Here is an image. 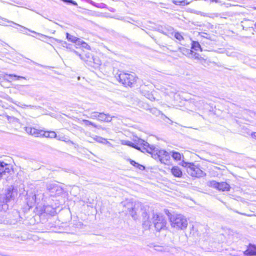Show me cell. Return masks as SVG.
Masks as SVG:
<instances>
[{
	"label": "cell",
	"mask_w": 256,
	"mask_h": 256,
	"mask_svg": "<svg viewBox=\"0 0 256 256\" xmlns=\"http://www.w3.org/2000/svg\"><path fill=\"white\" fill-rule=\"evenodd\" d=\"M172 227L179 230H184L187 228L188 223L184 216L181 214H172L169 211L165 210Z\"/></svg>",
	"instance_id": "6da1fadb"
},
{
	"label": "cell",
	"mask_w": 256,
	"mask_h": 256,
	"mask_svg": "<svg viewBox=\"0 0 256 256\" xmlns=\"http://www.w3.org/2000/svg\"><path fill=\"white\" fill-rule=\"evenodd\" d=\"M182 165L183 167L187 168V172L193 177L200 178L206 176V174L203 171L193 164L183 162Z\"/></svg>",
	"instance_id": "7a4b0ae2"
},
{
	"label": "cell",
	"mask_w": 256,
	"mask_h": 256,
	"mask_svg": "<svg viewBox=\"0 0 256 256\" xmlns=\"http://www.w3.org/2000/svg\"><path fill=\"white\" fill-rule=\"evenodd\" d=\"M25 129L29 135L35 137H45L50 138H55L57 137L56 133L53 132L43 131L31 128H26Z\"/></svg>",
	"instance_id": "3957f363"
},
{
	"label": "cell",
	"mask_w": 256,
	"mask_h": 256,
	"mask_svg": "<svg viewBox=\"0 0 256 256\" xmlns=\"http://www.w3.org/2000/svg\"><path fill=\"white\" fill-rule=\"evenodd\" d=\"M118 79L122 84L129 87L133 86L137 81L136 78L134 76L125 73H122L119 74Z\"/></svg>",
	"instance_id": "277c9868"
},
{
	"label": "cell",
	"mask_w": 256,
	"mask_h": 256,
	"mask_svg": "<svg viewBox=\"0 0 256 256\" xmlns=\"http://www.w3.org/2000/svg\"><path fill=\"white\" fill-rule=\"evenodd\" d=\"M154 226L157 231H161L165 229L167 221L164 216L161 214H157L153 218Z\"/></svg>",
	"instance_id": "5b68a950"
},
{
	"label": "cell",
	"mask_w": 256,
	"mask_h": 256,
	"mask_svg": "<svg viewBox=\"0 0 256 256\" xmlns=\"http://www.w3.org/2000/svg\"><path fill=\"white\" fill-rule=\"evenodd\" d=\"M67 38L69 41L71 42L75 43L77 45L79 46L80 47H83L84 48L86 49L87 50H91V48L87 43L85 42L83 40L79 39V38L73 36L72 35H70L69 34H67Z\"/></svg>",
	"instance_id": "8992f818"
},
{
	"label": "cell",
	"mask_w": 256,
	"mask_h": 256,
	"mask_svg": "<svg viewBox=\"0 0 256 256\" xmlns=\"http://www.w3.org/2000/svg\"><path fill=\"white\" fill-rule=\"evenodd\" d=\"M157 156L160 161L165 164H167V162L169 163L170 161V155L166 151L160 150L157 153Z\"/></svg>",
	"instance_id": "52a82bcc"
},
{
	"label": "cell",
	"mask_w": 256,
	"mask_h": 256,
	"mask_svg": "<svg viewBox=\"0 0 256 256\" xmlns=\"http://www.w3.org/2000/svg\"><path fill=\"white\" fill-rule=\"evenodd\" d=\"M12 169V168L11 166L3 162H0V180L5 174L10 172Z\"/></svg>",
	"instance_id": "ba28073f"
},
{
	"label": "cell",
	"mask_w": 256,
	"mask_h": 256,
	"mask_svg": "<svg viewBox=\"0 0 256 256\" xmlns=\"http://www.w3.org/2000/svg\"><path fill=\"white\" fill-rule=\"evenodd\" d=\"M180 50L181 51L182 53H183L186 56H188L189 57L193 58L196 59H201L200 56L198 53H195L194 52L192 51L191 50H188V49H186L183 48H181L180 49Z\"/></svg>",
	"instance_id": "9c48e42d"
},
{
	"label": "cell",
	"mask_w": 256,
	"mask_h": 256,
	"mask_svg": "<svg viewBox=\"0 0 256 256\" xmlns=\"http://www.w3.org/2000/svg\"><path fill=\"white\" fill-rule=\"evenodd\" d=\"M136 142H137L139 144V145L142 146L148 152L150 153H153L154 152V150L152 147L147 143V142H145L144 141L142 140L141 139L137 138L136 139Z\"/></svg>",
	"instance_id": "30bf717a"
},
{
	"label": "cell",
	"mask_w": 256,
	"mask_h": 256,
	"mask_svg": "<svg viewBox=\"0 0 256 256\" xmlns=\"http://www.w3.org/2000/svg\"><path fill=\"white\" fill-rule=\"evenodd\" d=\"M221 191H229L230 190V186L226 183H217L216 185L215 188Z\"/></svg>",
	"instance_id": "8fae6325"
},
{
	"label": "cell",
	"mask_w": 256,
	"mask_h": 256,
	"mask_svg": "<svg viewBox=\"0 0 256 256\" xmlns=\"http://www.w3.org/2000/svg\"><path fill=\"white\" fill-rule=\"evenodd\" d=\"M93 115L97 118H98L100 120L103 122H109L112 121V118L108 115L101 114V113H94Z\"/></svg>",
	"instance_id": "7c38bea8"
},
{
	"label": "cell",
	"mask_w": 256,
	"mask_h": 256,
	"mask_svg": "<svg viewBox=\"0 0 256 256\" xmlns=\"http://www.w3.org/2000/svg\"><path fill=\"white\" fill-rule=\"evenodd\" d=\"M49 191L55 195L61 194L63 192L62 188L56 185H51L48 187Z\"/></svg>",
	"instance_id": "4fadbf2b"
},
{
	"label": "cell",
	"mask_w": 256,
	"mask_h": 256,
	"mask_svg": "<svg viewBox=\"0 0 256 256\" xmlns=\"http://www.w3.org/2000/svg\"><path fill=\"white\" fill-rule=\"evenodd\" d=\"M15 193V189L13 187H11L7 190L5 193V200L6 202H9L12 199Z\"/></svg>",
	"instance_id": "5bb4252c"
},
{
	"label": "cell",
	"mask_w": 256,
	"mask_h": 256,
	"mask_svg": "<svg viewBox=\"0 0 256 256\" xmlns=\"http://www.w3.org/2000/svg\"><path fill=\"white\" fill-rule=\"evenodd\" d=\"M244 254L248 256H256V246L252 244H250L248 247L247 250L244 252Z\"/></svg>",
	"instance_id": "9a60e30c"
},
{
	"label": "cell",
	"mask_w": 256,
	"mask_h": 256,
	"mask_svg": "<svg viewBox=\"0 0 256 256\" xmlns=\"http://www.w3.org/2000/svg\"><path fill=\"white\" fill-rule=\"evenodd\" d=\"M36 200V197L35 194H31L28 198V205H29L30 207L33 206L34 205H35Z\"/></svg>",
	"instance_id": "2e32d148"
},
{
	"label": "cell",
	"mask_w": 256,
	"mask_h": 256,
	"mask_svg": "<svg viewBox=\"0 0 256 256\" xmlns=\"http://www.w3.org/2000/svg\"><path fill=\"white\" fill-rule=\"evenodd\" d=\"M172 173L174 176L178 178H180L182 176V172L178 167H174L172 169Z\"/></svg>",
	"instance_id": "e0dca14e"
},
{
	"label": "cell",
	"mask_w": 256,
	"mask_h": 256,
	"mask_svg": "<svg viewBox=\"0 0 256 256\" xmlns=\"http://www.w3.org/2000/svg\"><path fill=\"white\" fill-rule=\"evenodd\" d=\"M43 212L51 215H54L55 214V210L51 207H46L42 210Z\"/></svg>",
	"instance_id": "ac0fdd59"
},
{
	"label": "cell",
	"mask_w": 256,
	"mask_h": 256,
	"mask_svg": "<svg viewBox=\"0 0 256 256\" xmlns=\"http://www.w3.org/2000/svg\"><path fill=\"white\" fill-rule=\"evenodd\" d=\"M192 49L197 51H202V47L197 42H193L192 44Z\"/></svg>",
	"instance_id": "d6986e66"
},
{
	"label": "cell",
	"mask_w": 256,
	"mask_h": 256,
	"mask_svg": "<svg viewBox=\"0 0 256 256\" xmlns=\"http://www.w3.org/2000/svg\"><path fill=\"white\" fill-rule=\"evenodd\" d=\"M94 139H95V140L97 141V142H99V143L104 144H105V145H110V143H109L108 141L106 140V139H104V138H102L99 137H96Z\"/></svg>",
	"instance_id": "ffe728a7"
},
{
	"label": "cell",
	"mask_w": 256,
	"mask_h": 256,
	"mask_svg": "<svg viewBox=\"0 0 256 256\" xmlns=\"http://www.w3.org/2000/svg\"><path fill=\"white\" fill-rule=\"evenodd\" d=\"M130 163L133 166H134L135 167L137 168L138 169H140L141 170L144 171L145 169V168L143 166H142L141 165L139 164L138 163H136L134 161H131Z\"/></svg>",
	"instance_id": "44dd1931"
},
{
	"label": "cell",
	"mask_w": 256,
	"mask_h": 256,
	"mask_svg": "<svg viewBox=\"0 0 256 256\" xmlns=\"http://www.w3.org/2000/svg\"><path fill=\"white\" fill-rule=\"evenodd\" d=\"M172 157H173V158L177 161H179L181 160V155L179 153H172Z\"/></svg>",
	"instance_id": "7402d4cb"
},
{
	"label": "cell",
	"mask_w": 256,
	"mask_h": 256,
	"mask_svg": "<svg viewBox=\"0 0 256 256\" xmlns=\"http://www.w3.org/2000/svg\"><path fill=\"white\" fill-rule=\"evenodd\" d=\"M122 143L124 144H125V145H128V146H129L132 147L134 148L135 149H136L140 150V149L137 146H136L135 144L132 143L131 142H122Z\"/></svg>",
	"instance_id": "603a6c76"
},
{
	"label": "cell",
	"mask_w": 256,
	"mask_h": 256,
	"mask_svg": "<svg viewBox=\"0 0 256 256\" xmlns=\"http://www.w3.org/2000/svg\"><path fill=\"white\" fill-rule=\"evenodd\" d=\"M143 94L146 97H147L151 101H154L155 100L154 97H153V95H152L151 93H148V92H145Z\"/></svg>",
	"instance_id": "cb8c5ba5"
},
{
	"label": "cell",
	"mask_w": 256,
	"mask_h": 256,
	"mask_svg": "<svg viewBox=\"0 0 256 256\" xmlns=\"http://www.w3.org/2000/svg\"><path fill=\"white\" fill-rule=\"evenodd\" d=\"M174 3L177 5H181V6H184V5H188L189 4V2L188 1H174Z\"/></svg>",
	"instance_id": "d4e9b609"
},
{
	"label": "cell",
	"mask_w": 256,
	"mask_h": 256,
	"mask_svg": "<svg viewBox=\"0 0 256 256\" xmlns=\"http://www.w3.org/2000/svg\"><path fill=\"white\" fill-rule=\"evenodd\" d=\"M130 212L131 215L132 216V217H133V218L135 219V218L137 217V213H136L135 210L132 208V209L130 210Z\"/></svg>",
	"instance_id": "484cf974"
},
{
	"label": "cell",
	"mask_w": 256,
	"mask_h": 256,
	"mask_svg": "<svg viewBox=\"0 0 256 256\" xmlns=\"http://www.w3.org/2000/svg\"><path fill=\"white\" fill-rule=\"evenodd\" d=\"M175 38H176L178 40H179V41H182V40L184 39V38L182 36V35L181 34H180L179 33H176L175 34Z\"/></svg>",
	"instance_id": "4316f807"
},
{
	"label": "cell",
	"mask_w": 256,
	"mask_h": 256,
	"mask_svg": "<svg viewBox=\"0 0 256 256\" xmlns=\"http://www.w3.org/2000/svg\"><path fill=\"white\" fill-rule=\"evenodd\" d=\"M83 122H84V123L86 125H87V126H90L92 127H96L95 126V124H94L93 123H92V122H89L88 121L84 120L83 121Z\"/></svg>",
	"instance_id": "83f0119b"
},
{
	"label": "cell",
	"mask_w": 256,
	"mask_h": 256,
	"mask_svg": "<svg viewBox=\"0 0 256 256\" xmlns=\"http://www.w3.org/2000/svg\"><path fill=\"white\" fill-rule=\"evenodd\" d=\"M252 136L253 137L254 139H256V133H255V132L254 133H252Z\"/></svg>",
	"instance_id": "f1b7e54d"
}]
</instances>
